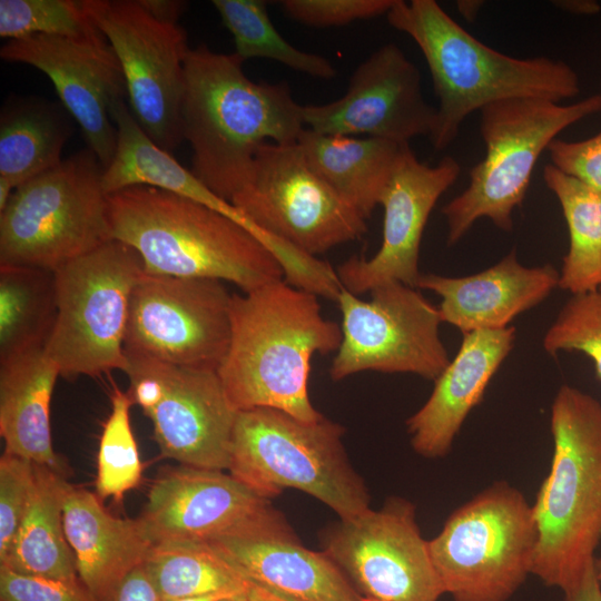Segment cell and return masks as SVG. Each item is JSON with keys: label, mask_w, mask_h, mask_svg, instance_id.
I'll list each match as a JSON object with an SVG mask.
<instances>
[{"label": "cell", "mask_w": 601, "mask_h": 601, "mask_svg": "<svg viewBox=\"0 0 601 601\" xmlns=\"http://www.w3.org/2000/svg\"><path fill=\"white\" fill-rule=\"evenodd\" d=\"M243 63L205 45L185 60L180 129L193 151L191 173L228 201L246 185L263 144L295 142L305 129L289 86L255 82Z\"/></svg>", "instance_id": "6da1fadb"}, {"label": "cell", "mask_w": 601, "mask_h": 601, "mask_svg": "<svg viewBox=\"0 0 601 601\" xmlns=\"http://www.w3.org/2000/svg\"><path fill=\"white\" fill-rule=\"evenodd\" d=\"M230 323L217 374L234 408L270 407L306 422L322 420L308 395L311 359L337 351L342 329L323 316L318 296L284 279L233 294Z\"/></svg>", "instance_id": "7a4b0ae2"}, {"label": "cell", "mask_w": 601, "mask_h": 601, "mask_svg": "<svg viewBox=\"0 0 601 601\" xmlns=\"http://www.w3.org/2000/svg\"><path fill=\"white\" fill-rule=\"evenodd\" d=\"M388 23L413 39L428 66L439 99L430 140L445 149L465 118L483 107L512 98L560 102L580 92L577 72L548 57L515 58L473 37L435 0H396Z\"/></svg>", "instance_id": "3957f363"}, {"label": "cell", "mask_w": 601, "mask_h": 601, "mask_svg": "<svg viewBox=\"0 0 601 601\" xmlns=\"http://www.w3.org/2000/svg\"><path fill=\"white\" fill-rule=\"evenodd\" d=\"M108 203L112 239L132 247L148 274L229 282L243 293L284 279L259 239L205 205L147 185L109 194Z\"/></svg>", "instance_id": "277c9868"}, {"label": "cell", "mask_w": 601, "mask_h": 601, "mask_svg": "<svg viewBox=\"0 0 601 601\" xmlns=\"http://www.w3.org/2000/svg\"><path fill=\"white\" fill-rule=\"evenodd\" d=\"M554 450L536 495L531 574L566 593L594 562L601 541V403L563 385L551 406Z\"/></svg>", "instance_id": "5b68a950"}, {"label": "cell", "mask_w": 601, "mask_h": 601, "mask_svg": "<svg viewBox=\"0 0 601 601\" xmlns=\"http://www.w3.org/2000/svg\"><path fill=\"white\" fill-rule=\"evenodd\" d=\"M343 434L325 416L306 422L270 407L238 411L229 474L264 499L296 489L341 519L353 518L370 509V495L347 459Z\"/></svg>", "instance_id": "8992f818"}, {"label": "cell", "mask_w": 601, "mask_h": 601, "mask_svg": "<svg viewBox=\"0 0 601 601\" xmlns=\"http://www.w3.org/2000/svg\"><path fill=\"white\" fill-rule=\"evenodd\" d=\"M104 169L86 148L16 188L0 210V265L55 272L111 240Z\"/></svg>", "instance_id": "52a82bcc"}, {"label": "cell", "mask_w": 601, "mask_h": 601, "mask_svg": "<svg viewBox=\"0 0 601 601\" xmlns=\"http://www.w3.org/2000/svg\"><path fill=\"white\" fill-rule=\"evenodd\" d=\"M599 111L601 92L570 105L512 98L483 107L480 132L484 158L470 170L464 191L442 208L447 245L457 243L482 217L511 230L512 211L523 201L541 154L566 127Z\"/></svg>", "instance_id": "ba28073f"}, {"label": "cell", "mask_w": 601, "mask_h": 601, "mask_svg": "<svg viewBox=\"0 0 601 601\" xmlns=\"http://www.w3.org/2000/svg\"><path fill=\"white\" fill-rule=\"evenodd\" d=\"M536 543L532 506L496 482L456 509L428 550L454 601H506L531 574Z\"/></svg>", "instance_id": "9c48e42d"}, {"label": "cell", "mask_w": 601, "mask_h": 601, "mask_svg": "<svg viewBox=\"0 0 601 601\" xmlns=\"http://www.w3.org/2000/svg\"><path fill=\"white\" fill-rule=\"evenodd\" d=\"M145 272L139 254L116 239L55 270L58 313L45 351L60 376L125 372L129 304Z\"/></svg>", "instance_id": "30bf717a"}, {"label": "cell", "mask_w": 601, "mask_h": 601, "mask_svg": "<svg viewBox=\"0 0 601 601\" xmlns=\"http://www.w3.org/2000/svg\"><path fill=\"white\" fill-rule=\"evenodd\" d=\"M230 203L257 228L313 257L367 230L366 219L311 168L297 141L263 144Z\"/></svg>", "instance_id": "8fae6325"}, {"label": "cell", "mask_w": 601, "mask_h": 601, "mask_svg": "<svg viewBox=\"0 0 601 601\" xmlns=\"http://www.w3.org/2000/svg\"><path fill=\"white\" fill-rule=\"evenodd\" d=\"M363 300L342 288V342L329 367L333 381L365 371L412 373L435 381L449 365L439 308L416 287L392 282Z\"/></svg>", "instance_id": "7c38bea8"}, {"label": "cell", "mask_w": 601, "mask_h": 601, "mask_svg": "<svg viewBox=\"0 0 601 601\" xmlns=\"http://www.w3.org/2000/svg\"><path fill=\"white\" fill-rule=\"evenodd\" d=\"M128 395L150 418L162 456L183 465L228 470L237 412L217 372L126 352Z\"/></svg>", "instance_id": "4fadbf2b"}, {"label": "cell", "mask_w": 601, "mask_h": 601, "mask_svg": "<svg viewBox=\"0 0 601 601\" xmlns=\"http://www.w3.org/2000/svg\"><path fill=\"white\" fill-rule=\"evenodd\" d=\"M231 295L217 279L145 272L130 298L125 351L217 372L230 342Z\"/></svg>", "instance_id": "5bb4252c"}, {"label": "cell", "mask_w": 601, "mask_h": 601, "mask_svg": "<svg viewBox=\"0 0 601 601\" xmlns=\"http://www.w3.org/2000/svg\"><path fill=\"white\" fill-rule=\"evenodd\" d=\"M90 10L120 62L136 121L173 154L183 141L180 105L190 49L186 31L156 20L139 0H90Z\"/></svg>", "instance_id": "9a60e30c"}, {"label": "cell", "mask_w": 601, "mask_h": 601, "mask_svg": "<svg viewBox=\"0 0 601 601\" xmlns=\"http://www.w3.org/2000/svg\"><path fill=\"white\" fill-rule=\"evenodd\" d=\"M324 552L364 599L437 601L443 587L408 501L390 499L341 522L327 534Z\"/></svg>", "instance_id": "2e32d148"}, {"label": "cell", "mask_w": 601, "mask_h": 601, "mask_svg": "<svg viewBox=\"0 0 601 601\" xmlns=\"http://www.w3.org/2000/svg\"><path fill=\"white\" fill-rule=\"evenodd\" d=\"M4 61L29 65L52 81L63 108L80 127L88 148L104 168L117 149L110 110L125 97L120 62L106 37L37 35L8 40L0 49Z\"/></svg>", "instance_id": "e0dca14e"}, {"label": "cell", "mask_w": 601, "mask_h": 601, "mask_svg": "<svg viewBox=\"0 0 601 601\" xmlns=\"http://www.w3.org/2000/svg\"><path fill=\"white\" fill-rule=\"evenodd\" d=\"M305 128L324 135H366L401 144L433 131L436 108L422 93L418 68L400 47L376 49L353 72L346 92L302 107Z\"/></svg>", "instance_id": "ac0fdd59"}, {"label": "cell", "mask_w": 601, "mask_h": 601, "mask_svg": "<svg viewBox=\"0 0 601 601\" xmlns=\"http://www.w3.org/2000/svg\"><path fill=\"white\" fill-rule=\"evenodd\" d=\"M137 520L152 544L286 523L269 500L230 474L183 464L159 473Z\"/></svg>", "instance_id": "d6986e66"}, {"label": "cell", "mask_w": 601, "mask_h": 601, "mask_svg": "<svg viewBox=\"0 0 601 601\" xmlns=\"http://www.w3.org/2000/svg\"><path fill=\"white\" fill-rule=\"evenodd\" d=\"M460 173L453 157L445 156L430 166L421 162L407 145L380 200L384 208L382 245L371 259L351 256L337 267L342 286L354 295L392 282L416 287L421 239L428 216Z\"/></svg>", "instance_id": "ffe728a7"}, {"label": "cell", "mask_w": 601, "mask_h": 601, "mask_svg": "<svg viewBox=\"0 0 601 601\" xmlns=\"http://www.w3.org/2000/svg\"><path fill=\"white\" fill-rule=\"evenodd\" d=\"M206 542L245 579L289 601H363L337 564L324 551L304 548L287 523Z\"/></svg>", "instance_id": "44dd1931"}, {"label": "cell", "mask_w": 601, "mask_h": 601, "mask_svg": "<svg viewBox=\"0 0 601 601\" xmlns=\"http://www.w3.org/2000/svg\"><path fill=\"white\" fill-rule=\"evenodd\" d=\"M550 264L525 267L511 252L492 267L464 277L421 274L416 288L441 297L442 322L463 334L502 329L519 314L536 306L559 285Z\"/></svg>", "instance_id": "7402d4cb"}, {"label": "cell", "mask_w": 601, "mask_h": 601, "mask_svg": "<svg viewBox=\"0 0 601 601\" xmlns=\"http://www.w3.org/2000/svg\"><path fill=\"white\" fill-rule=\"evenodd\" d=\"M460 349L442 374L425 404L406 422L411 444L425 457L444 456L463 422L509 355L515 328L463 334Z\"/></svg>", "instance_id": "603a6c76"}, {"label": "cell", "mask_w": 601, "mask_h": 601, "mask_svg": "<svg viewBox=\"0 0 601 601\" xmlns=\"http://www.w3.org/2000/svg\"><path fill=\"white\" fill-rule=\"evenodd\" d=\"M62 521L80 581L97 601H114L152 546L138 520L114 516L96 494L66 481Z\"/></svg>", "instance_id": "cb8c5ba5"}, {"label": "cell", "mask_w": 601, "mask_h": 601, "mask_svg": "<svg viewBox=\"0 0 601 601\" xmlns=\"http://www.w3.org/2000/svg\"><path fill=\"white\" fill-rule=\"evenodd\" d=\"M60 376L45 348L0 362V435L4 452L67 477V463L55 452L50 403Z\"/></svg>", "instance_id": "d4e9b609"}, {"label": "cell", "mask_w": 601, "mask_h": 601, "mask_svg": "<svg viewBox=\"0 0 601 601\" xmlns=\"http://www.w3.org/2000/svg\"><path fill=\"white\" fill-rule=\"evenodd\" d=\"M110 115L117 129V149L102 175L108 195L136 185L157 187L228 216L269 248L270 235L257 228L230 201L216 195L142 131L125 98L114 102Z\"/></svg>", "instance_id": "484cf974"}, {"label": "cell", "mask_w": 601, "mask_h": 601, "mask_svg": "<svg viewBox=\"0 0 601 601\" xmlns=\"http://www.w3.org/2000/svg\"><path fill=\"white\" fill-rule=\"evenodd\" d=\"M297 142L311 168L365 219L380 205L408 145L374 137L324 135L307 128Z\"/></svg>", "instance_id": "4316f807"}, {"label": "cell", "mask_w": 601, "mask_h": 601, "mask_svg": "<svg viewBox=\"0 0 601 601\" xmlns=\"http://www.w3.org/2000/svg\"><path fill=\"white\" fill-rule=\"evenodd\" d=\"M65 483L63 475L35 463V485L28 509L0 565L20 573L81 582L63 529Z\"/></svg>", "instance_id": "83f0119b"}, {"label": "cell", "mask_w": 601, "mask_h": 601, "mask_svg": "<svg viewBox=\"0 0 601 601\" xmlns=\"http://www.w3.org/2000/svg\"><path fill=\"white\" fill-rule=\"evenodd\" d=\"M70 117L41 99L8 102L0 116V177L16 189L57 166L73 131Z\"/></svg>", "instance_id": "f1b7e54d"}, {"label": "cell", "mask_w": 601, "mask_h": 601, "mask_svg": "<svg viewBox=\"0 0 601 601\" xmlns=\"http://www.w3.org/2000/svg\"><path fill=\"white\" fill-rule=\"evenodd\" d=\"M142 565L161 601L205 594L246 601L253 584L206 541L152 544Z\"/></svg>", "instance_id": "f546056e"}, {"label": "cell", "mask_w": 601, "mask_h": 601, "mask_svg": "<svg viewBox=\"0 0 601 601\" xmlns=\"http://www.w3.org/2000/svg\"><path fill=\"white\" fill-rule=\"evenodd\" d=\"M57 313L55 272L0 265V362L45 348Z\"/></svg>", "instance_id": "4dcf8cb0"}, {"label": "cell", "mask_w": 601, "mask_h": 601, "mask_svg": "<svg viewBox=\"0 0 601 601\" xmlns=\"http://www.w3.org/2000/svg\"><path fill=\"white\" fill-rule=\"evenodd\" d=\"M543 179L561 205L570 237L558 286L572 295L599 290L601 193L565 175L551 164L544 167Z\"/></svg>", "instance_id": "1f68e13d"}, {"label": "cell", "mask_w": 601, "mask_h": 601, "mask_svg": "<svg viewBox=\"0 0 601 601\" xmlns=\"http://www.w3.org/2000/svg\"><path fill=\"white\" fill-rule=\"evenodd\" d=\"M223 24L231 33L234 53L243 61L263 58L318 79H333L337 71L324 56L290 45L269 19L263 0H213Z\"/></svg>", "instance_id": "d6a6232c"}, {"label": "cell", "mask_w": 601, "mask_h": 601, "mask_svg": "<svg viewBox=\"0 0 601 601\" xmlns=\"http://www.w3.org/2000/svg\"><path fill=\"white\" fill-rule=\"evenodd\" d=\"M111 411L104 424L97 456L96 491L100 499L120 502L141 479L142 464L130 424L134 404L127 392L115 387Z\"/></svg>", "instance_id": "836d02e7"}, {"label": "cell", "mask_w": 601, "mask_h": 601, "mask_svg": "<svg viewBox=\"0 0 601 601\" xmlns=\"http://www.w3.org/2000/svg\"><path fill=\"white\" fill-rule=\"evenodd\" d=\"M99 32L90 0H0V36L9 40L37 35L82 37Z\"/></svg>", "instance_id": "e575fe53"}, {"label": "cell", "mask_w": 601, "mask_h": 601, "mask_svg": "<svg viewBox=\"0 0 601 601\" xmlns=\"http://www.w3.org/2000/svg\"><path fill=\"white\" fill-rule=\"evenodd\" d=\"M543 347L551 355L560 351L584 353L601 381V290L572 295L545 333Z\"/></svg>", "instance_id": "d590c367"}, {"label": "cell", "mask_w": 601, "mask_h": 601, "mask_svg": "<svg viewBox=\"0 0 601 601\" xmlns=\"http://www.w3.org/2000/svg\"><path fill=\"white\" fill-rule=\"evenodd\" d=\"M35 463L3 452L0 457V560L8 553L28 509Z\"/></svg>", "instance_id": "8d00e7d4"}, {"label": "cell", "mask_w": 601, "mask_h": 601, "mask_svg": "<svg viewBox=\"0 0 601 601\" xmlns=\"http://www.w3.org/2000/svg\"><path fill=\"white\" fill-rule=\"evenodd\" d=\"M396 0H283L290 19L314 28L342 27L387 14Z\"/></svg>", "instance_id": "74e56055"}, {"label": "cell", "mask_w": 601, "mask_h": 601, "mask_svg": "<svg viewBox=\"0 0 601 601\" xmlns=\"http://www.w3.org/2000/svg\"><path fill=\"white\" fill-rule=\"evenodd\" d=\"M0 601H97L81 582L26 574L0 565Z\"/></svg>", "instance_id": "f35d334b"}, {"label": "cell", "mask_w": 601, "mask_h": 601, "mask_svg": "<svg viewBox=\"0 0 601 601\" xmlns=\"http://www.w3.org/2000/svg\"><path fill=\"white\" fill-rule=\"evenodd\" d=\"M546 150L556 169L601 193V130L579 141L555 138Z\"/></svg>", "instance_id": "ab89813d"}, {"label": "cell", "mask_w": 601, "mask_h": 601, "mask_svg": "<svg viewBox=\"0 0 601 601\" xmlns=\"http://www.w3.org/2000/svg\"><path fill=\"white\" fill-rule=\"evenodd\" d=\"M114 601H161L144 565L131 571L119 585Z\"/></svg>", "instance_id": "60d3db41"}, {"label": "cell", "mask_w": 601, "mask_h": 601, "mask_svg": "<svg viewBox=\"0 0 601 601\" xmlns=\"http://www.w3.org/2000/svg\"><path fill=\"white\" fill-rule=\"evenodd\" d=\"M594 562L583 573L579 582L566 593L564 601H601V587Z\"/></svg>", "instance_id": "b9f144b4"}, {"label": "cell", "mask_w": 601, "mask_h": 601, "mask_svg": "<svg viewBox=\"0 0 601 601\" xmlns=\"http://www.w3.org/2000/svg\"><path fill=\"white\" fill-rule=\"evenodd\" d=\"M141 7L156 20L178 23L187 2L180 0H139Z\"/></svg>", "instance_id": "7bdbcfd3"}, {"label": "cell", "mask_w": 601, "mask_h": 601, "mask_svg": "<svg viewBox=\"0 0 601 601\" xmlns=\"http://www.w3.org/2000/svg\"><path fill=\"white\" fill-rule=\"evenodd\" d=\"M552 4L563 11L580 16L598 14L601 10L600 3L594 0H559L552 1Z\"/></svg>", "instance_id": "ee69618b"}, {"label": "cell", "mask_w": 601, "mask_h": 601, "mask_svg": "<svg viewBox=\"0 0 601 601\" xmlns=\"http://www.w3.org/2000/svg\"><path fill=\"white\" fill-rule=\"evenodd\" d=\"M483 1L479 0H460L456 2L460 14L469 22H473L483 6Z\"/></svg>", "instance_id": "f6af8a7d"}, {"label": "cell", "mask_w": 601, "mask_h": 601, "mask_svg": "<svg viewBox=\"0 0 601 601\" xmlns=\"http://www.w3.org/2000/svg\"><path fill=\"white\" fill-rule=\"evenodd\" d=\"M221 599H228V598L221 594H205V595H196V597L177 598V599H173L168 601H219Z\"/></svg>", "instance_id": "bcb514c9"}, {"label": "cell", "mask_w": 601, "mask_h": 601, "mask_svg": "<svg viewBox=\"0 0 601 601\" xmlns=\"http://www.w3.org/2000/svg\"><path fill=\"white\" fill-rule=\"evenodd\" d=\"M594 568H595L597 577L599 581L601 582V558L594 559Z\"/></svg>", "instance_id": "7dc6e473"}, {"label": "cell", "mask_w": 601, "mask_h": 601, "mask_svg": "<svg viewBox=\"0 0 601 601\" xmlns=\"http://www.w3.org/2000/svg\"><path fill=\"white\" fill-rule=\"evenodd\" d=\"M219 601H234V600H229V599H221Z\"/></svg>", "instance_id": "c3c4849f"}, {"label": "cell", "mask_w": 601, "mask_h": 601, "mask_svg": "<svg viewBox=\"0 0 601 601\" xmlns=\"http://www.w3.org/2000/svg\"><path fill=\"white\" fill-rule=\"evenodd\" d=\"M363 601H373V600H368V599H364V598H363Z\"/></svg>", "instance_id": "681fc988"}, {"label": "cell", "mask_w": 601, "mask_h": 601, "mask_svg": "<svg viewBox=\"0 0 601 601\" xmlns=\"http://www.w3.org/2000/svg\"><path fill=\"white\" fill-rule=\"evenodd\" d=\"M600 290H601V288H600Z\"/></svg>", "instance_id": "f907efd6"}]
</instances>
